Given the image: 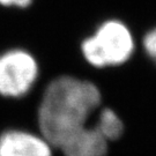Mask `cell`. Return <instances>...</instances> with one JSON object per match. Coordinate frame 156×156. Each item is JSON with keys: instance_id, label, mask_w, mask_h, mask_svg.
Returning <instances> with one entry per match:
<instances>
[{"instance_id": "cell-1", "label": "cell", "mask_w": 156, "mask_h": 156, "mask_svg": "<svg viewBox=\"0 0 156 156\" xmlns=\"http://www.w3.org/2000/svg\"><path fill=\"white\" fill-rule=\"evenodd\" d=\"M102 105L98 88L88 80L62 74L46 84L37 108L38 132L56 149L89 125Z\"/></svg>"}, {"instance_id": "cell-2", "label": "cell", "mask_w": 156, "mask_h": 156, "mask_svg": "<svg viewBox=\"0 0 156 156\" xmlns=\"http://www.w3.org/2000/svg\"><path fill=\"white\" fill-rule=\"evenodd\" d=\"M83 60L95 69L115 68L128 62L136 52L133 34L117 20L103 22L79 45Z\"/></svg>"}, {"instance_id": "cell-3", "label": "cell", "mask_w": 156, "mask_h": 156, "mask_svg": "<svg viewBox=\"0 0 156 156\" xmlns=\"http://www.w3.org/2000/svg\"><path fill=\"white\" fill-rule=\"evenodd\" d=\"M39 78V64L30 51L11 48L0 52V97L19 100L31 91Z\"/></svg>"}, {"instance_id": "cell-5", "label": "cell", "mask_w": 156, "mask_h": 156, "mask_svg": "<svg viewBox=\"0 0 156 156\" xmlns=\"http://www.w3.org/2000/svg\"><path fill=\"white\" fill-rule=\"evenodd\" d=\"M58 151L62 156H106L109 142L89 124L69 136Z\"/></svg>"}, {"instance_id": "cell-4", "label": "cell", "mask_w": 156, "mask_h": 156, "mask_svg": "<svg viewBox=\"0 0 156 156\" xmlns=\"http://www.w3.org/2000/svg\"><path fill=\"white\" fill-rule=\"evenodd\" d=\"M55 147L37 131L7 128L0 133V156H53Z\"/></svg>"}, {"instance_id": "cell-7", "label": "cell", "mask_w": 156, "mask_h": 156, "mask_svg": "<svg viewBox=\"0 0 156 156\" xmlns=\"http://www.w3.org/2000/svg\"><path fill=\"white\" fill-rule=\"evenodd\" d=\"M141 49L146 58L156 67V28L145 34L141 39Z\"/></svg>"}, {"instance_id": "cell-6", "label": "cell", "mask_w": 156, "mask_h": 156, "mask_svg": "<svg viewBox=\"0 0 156 156\" xmlns=\"http://www.w3.org/2000/svg\"><path fill=\"white\" fill-rule=\"evenodd\" d=\"M89 124L97 129L109 144L118 141L125 132L123 119L115 110L106 105H101Z\"/></svg>"}, {"instance_id": "cell-8", "label": "cell", "mask_w": 156, "mask_h": 156, "mask_svg": "<svg viewBox=\"0 0 156 156\" xmlns=\"http://www.w3.org/2000/svg\"><path fill=\"white\" fill-rule=\"evenodd\" d=\"M31 2V0H0V4L5 6L15 5L19 7H27Z\"/></svg>"}]
</instances>
